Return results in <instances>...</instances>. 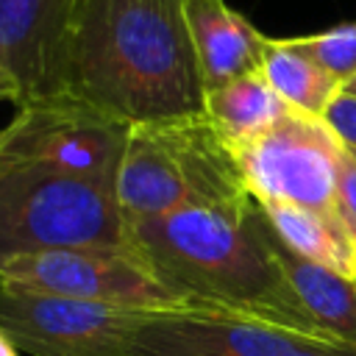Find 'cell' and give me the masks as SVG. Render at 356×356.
Masks as SVG:
<instances>
[{
    "mask_svg": "<svg viewBox=\"0 0 356 356\" xmlns=\"http://www.w3.org/2000/svg\"><path fill=\"white\" fill-rule=\"evenodd\" d=\"M81 0H0V67L17 86V103L61 95L70 28Z\"/></svg>",
    "mask_w": 356,
    "mask_h": 356,
    "instance_id": "10",
    "label": "cell"
},
{
    "mask_svg": "<svg viewBox=\"0 0 356 356\" xmlns=\"http://www.w3.org/2000/svg\"><path fill=\"white\" fill-rule=\"evenodd\" d=\"M342 142L320 120L289 111L259 136L231 147L256 200H278L337 211V167Z\"/></svg>",
    "mask_w": 356,
    "mask_h": 356,
    "instance_id": "8",
    "label": "cell"
},
{
    "mask_svg": "<svg viewBox=\"0 0 356 356\" xmlns=\"http://www.w3.org/2000/svg\"><path fill=\"white\" fill-rule=\"evenodd\" d=\"M256 203L261 206L267 222L289 250L356 281V239L350 236L348 225L337 211H317L278 200Z\"/></svg>",
    "mask_w": 356,
    "mask_h": 356,
    "instance_id": "13",
    "label": "cell"
},
{
    "mask_svg": "<svg viewBox=\"0 0 356 356\" xmlns=\"http://www.w3.org/2000/svg\"><path fill=\"white\" fill-rule=\"evenodd\" d=\"M303 53L325 67L342 86L356 78V22H345L309 36H289Z\"/></svg>",
    "mask_w": 356,
    "mask_h": 356,
    "instance_id": "16",
    "label": "cell"
},
{
    "mask_svg": "<svg viewBox=\"0 0 356 356\" xmlns=\"http://www.w3.org/2000/svg\"><path fill=\"white\" fill-rule=\"evenodd\" d=\"M134 356H356V345L228 309L150 312Z\"/></svg>",
    "mask_w": 356,
    "mask_h": 356,
    "instance_id": "7",
    "label": "cell"
},
{
    "mask_svg": "<svg viewBox=\"0 0 356 356\" xmlns=\"http://www.w3.org/2000/svg\"><path fill=\"white\" fill-rule=\"evenodd\" d=\"M203 111L214 122V128L222 134V139L231 147H236L259 136L261 131H267L295 108H289L278 97V92L267 83L261 72H250L217 89H209Z\"/></svg>",
    "mask_w": 356,
    "mask_h": 356,
    "instance_id": "14",
    "label": "cell"
},
{
    "mask_svg": "<svg viewBox=\"0 0 356 356\" xmlns=\"http://www.w3.org/2000/svg\"><path fill=\"white\" fill-rule=\"evenodd\" d=\"M197 70L206 92L250 72H261L270 36L225 0H184Z\"/></svg>",
    "mask_w": 356,
    "mask_h": 356,
    "instance_id": "11",
    "label": "cell"
},
{
    "mask_svg": "<svg viewBox=\"0 0 356 356\" xmlns=\"http://www.w3.org/2000/svg\"><path fill=\"white\" fill-rule=\"evenodd\" d=\"M0 100H11V103H17V86H14V81H11V75L0 67Z\"/></svg>",
    "mask_w": 356,
    "mask_h": 356,
    "instance_id": "19",
    "label": "cell"
},
{
    "mask_svg": "<svg viewBox=\"0 0 356 356\" xmlns=\"http://www.w3.org/2000/svg\"><path fill=\"white\" fill-rule=\"evenodd\" d=\"M323 122L337 134V139L345 147L356 150V95H350V92L342 89L334 97V103L325 108Z\"/></svg>",
    "mask_w": 356,
    "mask_h": 356,
    "instance_id": "18",
    "label": "cell"
},
{
    "mask_svg": "<svg viewBox=\"0 0 356 356\" xmlns=\"http://www.w3.org/2000/svg\"><path fill=\"white\" fill-rule=\"evenodd\" d=\"M348 150H350V147H348ZM350 153H353V156H356V150H350Z\"/></svg>",
    "mask_w": 356,
    "mask_h": 356,
    "instance_id": "22",
    "label": "cell"
},
{
    "mask_svg": "<svg viewBox=\"0 0 356 356\" xmlns=\"http://www.w3.org/2000/svg\"><path fill=\"white\" fill-rule=\"evenodd\" d=\"M114 195L128 220L186 206L242 209L253 200L231 145L206 111L131 125Z\"/></svg>",
    "mask_w": 356,
    "mask_h": 356,
    "instance_id": "3",
    "label": "cell"
},
{
    "mask_svg": "<svg viewBox=\"0 0 356 356\" xmlns=\"http://www.w3.org/2000/svg\"><path fill=\"white\" fill-rule=\"evenodd\" d=\"M106 245H131V222L111 184L0 161V267L22 256Z\"/></svg>",
    "mask_w": 356,
    "mask_h": 356,
    "instance_id": "4",
    "label": "cell"
},
{
    "mask_svg": "<svg viewBox=\"0 0 356 356\" xmlns=\"http://www.w3.org/2000/svg\"><path fill=\"white\" fill-rule=\"evenodd\" d=\"M128 222L139 256L195 309H228L331 337L278 264L256 200L242 209L186 206Z\"/></svg>",
    "mask_w": 356,
    "mask_h": 356,
    "instance_id": "2",
    "label": "cell"
},
{
    "mask_svg": "<svg viewBox=\"0 0 356 356\" xmlns=\"http://www.w3.org/2000/svg\"><path fill=\"white\" fill-rule=\"evenodd\" d=\"M267 236H270L273 253H275L278 264L284 267L292 289L306 303V309L312 312L317 325L325 334H331L348 345H356V281L289 250L278 239V234L273 231L270 222H267Z\"/></svg>",
    "mask_w": 356,
    "mask_h": 356,
    "instance_id": "12",
    "label": "cell"
},
{
    "mask_svg": "<svg viewBox=\"0 0 356 356\" xmlns=\"http://www.w3.org/2000/svg\"><path fill=\"white\" fill-rule=\"evenodd\" d=\"M128 128L72 95L42 97L17 106L11 122L0 128V161L36 164L114 186Z\"/></svg>",
    "mask_w": 356,
    "mask_h": 356,
    "instance_id": "5",
    "label": "cell"
},
{
    "mask_svg": "<svg viewBox=\"0 0 356 356\" xmlns=\"http://www.w3.org/2000/svg\"><path fill=\"white\" fill-rule=\"evenodd\" d=\"M261 75L289 108L320 120L325 108L334 103V97L342 92V83L325 67H320L309 53L292 44V39L267 42Z\"/></svg>",
    "mask_w": 356,
    "mask_h": 356,
    "instance_id": "15",
    "label": "cell"
},
{
    "mask_svg": "<svg viewBox=\"0 0 356 356\" xmlns=\"http://www.w3.org/2000/svg\"><path fill=\"white\" fill-rule=\"evenodd\" d=\"M0 284L120 309H195L139 256L134 245L70 248L39 256H22L0 267Z\"/></svg>",
    "mask_w": 356,
    "mask_h": 356,
    "instance_id": "6",
    "label": "cell"
},
{
    "mask_svg": "<svg viewBox=\"0 0 356 356\" xmlns=\"http://www.w3.org/2000/svg\"><path fill=\"white\" fill-rule=\"evenodd\" d=\"M337 214L356 239V156L348 147H342L337 167Z\"/></svg>",
    "mask_w": 356,
    "mask_h": 356,
    "instance_id": "17",
    "label": "cell"
},
{
    "mask_svg": "<svg viewBox=\"0 0 356 356\" xmlns=\"http://www.w3.org/2000/svg\"><path fill=\"white\" fill-rule=\"evenodd\" d=\"M61 95L125 125L203 111L206 86L184 0H81Z\"/></svg>",
    "mask_w": 356,
    "mask_h": 356,
    "instance_id": "1",
    "label": "cell"
},
{
    "mask_svg": "<svg viewBox=\"0 0 356 356\" xmlns=\"http://www.w3.org/2000/svg\"><path fill=\"white\" fill-rule=\"evenodd\" d=\"M342 89H345V92H350V95H356V78H353V81H350V83H345V86H342Z\"/></svg>",
    "mask_w": 356,
    "mask_h": 356,
    "instance_id": "21",
    "label": "cell"
},
{
    "mask_svg": "<svg viewBox=\"0 0 356 356\" xmlns=\"http://www.w3.org/2000/svg\"><path fill=\"white\" fill-rule=\"evenodd\" d=\"M147 314L0 284V331L31 356H134Z\"/></svg>",
    "mask_w": 356,
    "mask_h": 356,
    "instance_id": "9",
    "label": "cell"
},
{
    "mask_svg": "<svg viewBox=\"0 0 356 356\" xmlns=\"http://www.w3.org/2000/svg\"><path fill=\"white\" fill-rule=\"evenodd\" d=\"M17 350H19V348L11 342V337H8L6 331H0V356H19Z\"/></svg>",
    "mask_w": 356,
    "mask_h": 356,
    "instance_id": "20",
    "label": "cell"
}]
</instances>
